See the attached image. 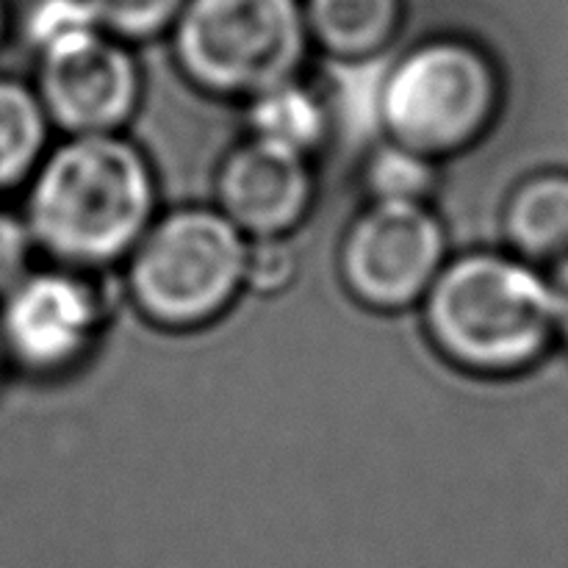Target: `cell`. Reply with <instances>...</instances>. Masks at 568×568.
<instances>
[{"label": "cell", "mask_w": 568, "mask_h": 568, "mask_svg": "<svg viewBox=\"0 0 568 568\" xmlns=\"http://www.w3.org/2000/svg\"><path fill=\"white\" fill-rule=\"evenodd\" d=\"M155 216L153 166L122 133L67 136L50 148L22 209L37 253L78 272L128 258Z\"/></svg>", "instance_id": "6da1fadb"}, {"label": "cell", "mask_w": 568, "mask_h": 568, "mask_svg": "<svg viewBox=\"0 0 568 568\" xmlns=\"http://www.w3.org/2000/svg\"><path fill=\"white\" fill-rule=\"evenodd\" d=\"M422 316L433 347L483 377L530 369L560 327L552 281L514 253L449 258L422 300Z\"/></svg>", "instance_id": "7a4b0ae2"}, {"label": "cell", "mask_w": 568, "mask_h": 568, "mask_svg": "<svg viewBox=\"0 0 568 568\" xmlns=\"http://www.w3.org/2000/svg\"><path fill=\"white\" fill-rule=\"evenodd\" d=\"M250 239L220 209L155 216L128 255V297L161 331H200L247 292Z\"/></svg>", "instance_id": "3957f363"}, {"label": "cell", "mask_w": 568, "mask_h": 568, "mask_svg": "<svg viewBox=\"0 0 568 568\" xmlns=\"http://www.w3.org/2000/svg\"><path fill=\"white\" fill-rule=\"evenodd\" d=\"M308 37L297 0H186L175 53L194 87L247 103L300 78Z\"/></svg>", "instance_id": "277c9868"}, {"label": "cell", "mask_w": 568, "mask_h": 568, "mask_svg": "<svg viewBox=\"0 0 568 568\" xmlns=\"http://www.w3.org/2000/svg\"><path fill=\"white\" fill-rule=\"evenodd\" d=\"M499 75L477 48L427 42L388 64L381 92L386 142L442 161L480 142L499 114Z\"/></svg>", "instance_id": "5b68a950"}, {"label": "cell", "mask_w": 568, "mask_h": 568, "mask_svg": "<svg viewBox=\"0 0 568 568\" xmlns=\"http://www.w3.org/2000/svg\"><path fill=\"white\" fill-rule=\"evenodd\" d=\"M447 261V233L430 205L369 203L344 233L338 270L355 303L397 314L427 297Z\"/></svg>", "instance_id": "8992f818"}, {"label": "cell", "mask_w": 568, "mask_h": 568, "mask_svg": "<svg viewBox=\"0 0 568 568\" xmlns=\"http://www.w3.org/2000/svg\"><path fill=\"white\" fill-rule=\"evenodd\" d=\"M105 325L103 297L83 272L31 270L0 300V347L14 369L33 377L81 366Z\"/></svg>", "instance_id": "52a82bcc"}, {"label": "cell", "mask_w": 568, "mask_h": 568, "mask_svg": "<svg viewBox=\"0 0 568 568\" xmlns=\"http://www.w3.org/2000/svg\"><path fill=\"white\" fill-rule=\"evenodd\" d=\"M37 94L50 125L67 136L120 133L142 100L133 55L105 31L39 55Z\"/></svg>", "instance_id": "ba28073f"}, {"label": "cell", "mask_w": 568, "mask_h": 568, "mask_svg": "<svg viewBox=\"0 0 568 568\" xmlns=\"http://www.w3.org/2000/svg\"><path fill=\"white\" fill-rule=\"evenodd\" d=\"M314 164L303 155L244 139L216 172V209L250 239H286L314 205Z\"/></svg>", "instance_id": "9c48e42d"}, {"label": "cell", "mask_w": 568, "mask_h": 568, "mask_svg": "<svg viewBox=\"0 0 568 568\" xmlns=\"http://www.w3.org/2000/svg\"><path fill=\"white\" fill-rule=\"evenodd\" d=\"M505 239L532 266H568V175L547 172L514 189L505 205Z\"/></svg>", "instance_id": "30bf717a"}, {"label": "cell", "mask_w": 568, "mask_h": 568, "mask_svg": "<svg viewBox=\"0 0 568 568\" xmlns=\"http://www.w3.org/2000/svg\"><path fill=\"white\" fill-rule=\"evenodd\" d=\"M247 136L314 159V153L331 142L333 120L320 89L294 78L247 100Z\"/></svg>", "instance_id": "8fae6325"}, {"label": "cell", "mask_w": 568, "mask_h": 568, "mask_svg": "<svg viewBox=\"0 0 568 568\" xmlns=\"http://www.w3.org/2000/svg\"><path fill=\"white\" fill-rule=\"evenodd\" d=\"M308 33L336 61H372L399 22V0H311Z\"/></svg>", "instance_id": "7c38bea8"}, {"label": "cell", "mask_w": 568, "mask_h": 568, "mask_svg": "<svg viewBox=\"0 0 568 568\" xmlns=\"http://www.w3.org/2000/svg\"><path fill=\"white\" fill-rule=\"evenodd\" d=\"M50 120L37 89L0 75V194L28 186L48 153Z\"/></svg>", "instance_id": "4fadbf2b"}, {"label": "cell", "mask_w": 568, "mask_h": 568, "mask_svg": "<svg viewBox=\"0 0 568 568\" xmlns=\"http://www.w3.org/2000/svg\"><path fill=\"white\" fill-rule=\"evenodd\" d=\"M364 181L369 203H427L438 183V161L383 139L366 161Z\"/></svg>", "instance_id": "5bb4252c"}, {"label": "cell", "mask_w": 568, "mask_h": 568, "mask_svg": "<svg viewBox=\"0 0 568 568\" xmlns=\"http://www.w3.org/2000/svg\"><path fill=\"white\" fill-rule=\"evenodd\" d=\"M103 31L89 0H37L26 17V37L39 55Z\"/></svg>", "instance_id": "9a60e30c"}, {"label": "cell", "mask_w": 568, "mask_h": 568, "mask_svg": "<svg viewBox=\"0 0 568 568\" xmlns=\"http://www.w3.org/2000/svg\"><path fill=\"white\" fill-rule=\"evenodd\" d=\"M100 28L120 39H148L178 22L186 0H89Z\"/></svg>", "instance_id": "2e32d148"}, {"label": "cell", "mask_w": 568, "mask_h": 568, "mask_svg": "<svg viewBox=\"0 0 568 568\" xmlns=\"http://www.w3.org/2000/svg\"><path fill=\"white\" fill-rule=\"evenodd\" d=\"M297 277V255L286 239H264L250 242L247 258V292L281 294Z\"/></svg>", "instance_id": "e0dca14e"}, {"label": "cell", "mask_w": 568, "mask_h": 568, "mask_svg": "<svg viewBox=\"0 0 568 568\" xmlns=\"http://www.w3.org/2000/svg\"><path fill=\"white\" fill-rule=\"evenodd\" d=\"M33 253L37 244L22 214L0 209V300L33 270Z\"/></svg>", "instance_id": "ac0fdd59"}, {"label": "cell", "mask_w": 568, "mask_h": 568, "mask_svg": "<svg viewBox=\"0 0 568 568\" xmlns=\"http://www.w3.org/2000/svg\"><path fill=\"white\" fill-rule=\"evenodd\" d=\"M552 286H555V297H558L560 325L568 327V266H564V270L555 272Z\"/></svg>", "instance_id": "d6986e66"}, {"label": "cell", "mask_w": 568, "mask_h": 568, "mask_svg": "<svg viewBox=\"0 0 568 568\" xmlns=\"http://www.w3.org/2000/svg\"><path fill=\"white\" fill-rule=\"evenodd\" d=\"M6 37V3L0 0V42H3Z\"/></svg>", "instance_id": "ffe728a7"}, {"label": "cell", "mask_w": 568, "mask_h": 568, "mask_svg": "<svg viewBox=\"0 0 568 568\" xmlns=\"http://www.w3.org/2000/svg\"><path fill=\"white\" fill-rule=\"evenodd\" d=\"M9 369V361H6V353H3V347H0V377H3V372Z\"/></svg>", "instance_id": "44dd1931"}]
</instances>
